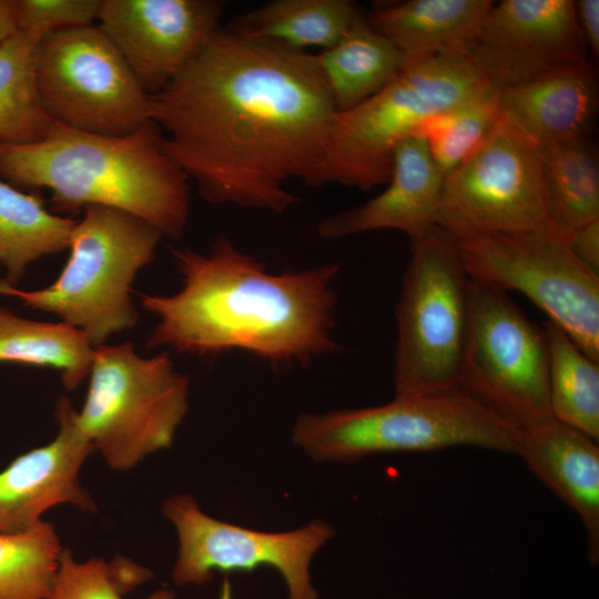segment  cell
I'll use <instances>...</instances> for the list:
<instances>
[{
	"label": "cell",
	"mask_w": 599,
	"mask_h": 599,
	"mask_svg": "<svg viewBox=\"0 0 599 599\" xmlns=\"http://www.w3.org/2000/svg\"><path fill=\"white\" fill-rule=\"evenodd\" d=\"M166 154L211 204L283 214L324 183L337 110L314 54L220 29L153 95Z\"/></svg>",
	"instance_id": "6da1fadb"
},
{
	"label": "cell",
	"mask_w": 599,
	"mask_h": 599,
	"mask_svg": "<svg viewBox=\"0 0 599 599\" xmlns=\"http://www.w3.org/2000/svg\"><path fill=\"white\" fill-rule=\"evenodd\" d=\"M181 287L140 294L155 318L148 348L203 357L240 349L274 366L337 349L333 338L337 263L270 273L263 262L221 235L207 253L171 248Z\"/></svg>",
	"instance_id": "7a4b0ae2"
},
{
	"label": "cell",
	"mask_w": 599,
	"mask_h": 599,
	"mask_svg": "<svg viewBox=\"0 0 599 599\" xmlns=\"http://www.w3.org/2000/svg\"><path fill=\"white\" fill-rule=\"evenodd\" d=\"M0 179L14 186L47 189L60 215L79 214L91 205L114 207L170 240H180L189 221L190 180L166 154L152 120L125 135L54 122L39 141L0 143Z\"/></svg>",
	"instance_id": "3957f363"
},
{
	"label": "cell",
	"mask_w": 599,
	"mask_h": 599,
	"mask_svg": "<svg viewBox=\"0 0 599 599\" xmlns=\"http://www.w3.org/2000/svg\"><path fill=\"white\" fill-rule=\"evenodd\" d=\"M162 238L154 226L131 213L88 206L77 219L69 257L54 281L37 290H20L1 281L0 294L58 316L84 333L94 347L108 344L139 322L132 286L153 261Z\"/></svg>",
	"instance_id": "277c9868"
},
{
	"label": "cell",
	"mask_w": 599,
	"mask_h": 599,
	"mask_svg": "<svg viewBox=\"0 0 599 599\" xmlns=\"http://www.w3.org/2000/svg\"><path fill=\"white\" fill-rule=\"evenodd\" d=\"M292 439L318 461L457 446L516 454L519 428L461 390L395 395L379 406L302 414Z\"/></svg>",
	"instance_id": "5b68a950"
},
{
	"label": "cell",
	"mask_w": 599,
	"mask_h": 599,
	"mask_svg": "<svg viewBox=\"0 0 599 599\" xmlns=\"http://www.w3.org/2000/svg\"><path fill=\"white\" fill-rule=\"evenodd\" d=\"M493 85L470 57L408 60L384 89L339 112L324 160V183L362 191L386 184L398 144L428 118Z\"/></svg>",
	"instance_id": "8992f818"
},
{
	"label": "cell",
	"mask_w": 599,
	"mask_h": 599,
	"mask_svg": "<svg viewBox=\"0 0 599 599\" xmlns=\"http://www.w3.org/2000/svg\"><path fill=\"white\" fill-rule=\"evenodd\" d=\"M409 240L396 306L395 395L460 390L470 278L457 238L433 224Z\"/></svg>",
	"instance_id": "52a82bcc"
},
{
	"label": "cell",
	"mask_w": 599,
	"mask_h": 599,
	"mask_svg": "<svg viewBox=\"0 0 599 599\" xmlns=\"http://www.w3.org/2000/svg\"><path fill=\"white\" fill-rule=\"evenodd\" d=\"M77 423L109 467L129 471L169 448L189 410L190 380L167 353L142 356L132 342L94 347Z\"/></svg>",
	"instance_id": "ba28073f"
},
{
	"label": "cell",
	"mask_w": 599,
	"mask_h": 599,
	"mask_svg": "<svg viewBox=\"0 0 599 599\" xmlns=\"http://www.w3.org/2000/svg\"><path fill=\"white\" fill-rule=\"evenodd\" d=\"M571 231L549 220L522 232L457 240L471 281L518 291L592 359L599 361V274L572 252Z\"/></svg>",
	"instance_id": "9c48e42d"
},
{
	"label": "cell",
	"mask_w": 599,
	"mask_h": 599,
	"mask_svg": "<svg viewBox=\"0 0 599 599\" xmlns=\"http://www.w3.org/2000/svg\"><path fill=\"white\" fill-rule=\"evenodd\" d=\"M35 78L49 116L71 129L125 135L152 120V95L97 23L44 35Z\"/></svg>",
	"instance_id": "30bf717a"
},
{
	"label": "cell",
	"mask_w": 599,
	"mask_h": 599,
	"mask_svg": "<svg viewBox=\"0 0 599 599\" xmlns=\"http://www.w3.org/2000/svg\"><path fill=\"white\" fill-rule=\"evenodd\" d=\"M546 221L539 146L502 111L479 146L444 176L435 224L459 240L528 231Z\"/></svg>",
	"instance_id": "8fae6325"
},
{
	"label": "cell",
	"mask_w": 599,
	"mask_h": 599,
	"mask_svg": "<svg viewBox=\"0 0 599 599\" xmlns=\"http://www.w3.org/2000/svg\"><path fill=\"white\" fill-rule=\"evenodd\" d=\"M459 389L519 429L552 417L544 329L507 293L471 280Z\"/></svg>",
	"instance_id": "7c38bea8"
},
{
	"label": "cell",
	"mask_w": 599,
	"mask_h": 599,
	"mask_svg": "<svg viewBox=\"0 0 599 599\" xmlns=\"http://www.w3.org/2000/svg\"><path fill=\"white\" fill-rule=\"evenodd\" d=\"M162 514L177 534L179 550L172 569L176 586H201L215 571L270 567L284 578L288 599H318L309 566L315 552L335 535L329 524L314 520L291 531L254 530L209 516L190 495L167 497Z\"/></svg>",
	"instance_id": "4fadbf2b"
},
{
	"label": "cell",
	"mask_w": 599,
	"mask_h": 599,
	"mask_svg": "<svg viewBox=\"0 0 599 599\" xmlns=\"http://www.w3.org/2000/svg\"><path fill=\"white\" fill-rule=\"evenodd\" d=\"M223 6L217 0H102L97 24L153 97L219 32Z\"/></svg>",
	"instance_id": "5bb4252c"
},
{
	"label": "cell",
	"mask_w": 599,
	"mask_h": 599,
	"mask_svg": "<svg viewBox=\"0 0 599 599\" xmlns=\"http://www.w3.org/2000/svg\"><path fill=\"white\" fill-rule=\"evenodd\" d=\"M469 57L500 89L588 60L575 0L495 2Z\"/></svg>",
	"instance_id": "9a60e30c"
},
{
	"label": "cell",
	"mask_w": 599,
	"mask_h": 599,
	"mask_svg": "<svg viewBox=\"0 0 599 599\" xmlns=\"http://www.w3.org/2000/svg\"><path fill=\"white\" fill-rule=\"evenodd\" d=\"M59 425L48 444L14 458L0 471V532H20L40 520L49 509L71 505L94 512L97 502L82 486L80 471L94 453L77 423V409L67 396L55 405Z\"/></svg>",
	"instance_id": "2e32d148"
},
{
	"label": "cell",
	"mask_w": 599,
	"mask_h": 599,
	"mask_svg": "<svg viewBox=\"0 0 599 599\" xmlns=\"http://www.w3.org/2000/svg\"><path fill=\"white\" fill-rule=\"evenodd\" d=\"M444 174L425 141L410 135L394 152L387 187L369 201L324 217L317 233L339 238L378 230H398L412 237L435 224Z\"/></svg>",
	"instance_id": "e0dca14e"
},
{
	"label": "cell",
	"mask_w": 599,
	"mask_h": 599,
	"mask_svg": "<svg viewBox=\"0 0 599 599\" xmlns=\"http://www.w3.org/2000/svg\"><path fill=\"white\" fill-rule=\"evenodd\" d=\"M517 455L580 517L587 560L599 562L598 441L554 417L519 429Z\"/></svg>",
	"instance_id": "ac0fdd59"
},
{
	"label": "cell",
	"mask_w": 599,
	"mask_h": 599,
	"mask_svg": "<svg viewBox=\"0 0 599 599\" xmlns=\"http://www.w3.org/2000/svg\"><path fill=\"white\" fill-rule=\"evenodd\" d=\"M506 112L539 146L586 138L598 104V79L588 61L565 64L500 90Z\"/></svg>",
	"instance_id": "d6986e66"
},
{
	"label": "cell",
	"mask_w": 599,
	"mask_h": 599,
	"mask_svg": "<svg viewBox=\"0 0 599 599\" xmlns=\"http://www.w3.org/2000/svg\"><path fill=\"white\" fill-rule=\"evenodd\" d=\"M491 0H409L365 14L406 58L469 57Z\"/></svg>",
	"instance_id": "ffe728a7"
},
{
	"label": "cell",
	"mask_w": 599,
	"mask_h": 599,
	"mask_svg": "<svg viewBox=\"0 0 599 599\" xmlns=\"http://www.w3.org/2000/svg\"><path fill=\"white\" fill-rule=\"evenodd\" d=\"M314 59L338 113L379 92L407 63L404 54L359 11L344 35Z\"/></svg>",
	"instance_id": "44dd1931"
},
{
	"label": "cell",
	"mask_w": 599,
	"mask_h": 599,
	"mask_svg": "<svg viewBox=\"0 0 599 599\" xmlns=\"http://www.w3.org/2000/svg\"><path fill=\"white\" fill-rule=\"evenodd\" d=\"M77 219L48 210L37 194L26 193L0 179V268L17 286L28 267L65 251Z\"/></svg>",
	"instance_id": "7402d4cb"
},
{
	"label": "cell",
	"mask_w": 599,
	"mask_h": 599,
	"mask_svg": "<svg viewBox=\"0 0 599 599\" xmlns=\"http://www.w3.org/2000/svg\"><path fill=\"white\" fill-rule=\"evenodd\" d=\"M357 13L348 0H273L236 17L227 29L298 51L326 50L344 35Z\"/></svg>",
	"instance_id": "603a6c76"
},
{
	"label": "cell",
	"mask_w": 599,
	"mask_h": 599,
	"mask_svg": "<svg viewBox=\"0 0 599 599\" xmlns=\"http://www.w3.org/2000/svg\"><path fill=\"white\" fill-rule=\"evenodd\" d=\"M93 356L94 346L81 331L26 318L0 304V363L54 369L74 390L89 377Z\"/></svg>",
	"instance_id": "cb8c5ba5"
},
{
	"label": "cell",
	"mask_w": 599,
	"mask_h": 599,
	"mask_svg": "<svg viewBox=\"0 0 599 599\" xmlns=\"http://www.w3.org/2000/svg\"><path fill=\"white\" fill-rule=\"evenodd\" d=\"M548 354L551 416L599 440V364L558 325L542 327Z\"/></svg>",
	"instance_id": "d4e9b609"
},
{
	"label": "cell",
	"mask_w": 599,
	"mask_h": 599,
	"mask_svg": "<svg viewBox=\"0 0 599 599\" xmlns=\"http://www.w3.org/2000/svg\"><path fill=\"white\" fill-rule=\"evenodd\" d=\"M548 220L573 231L599 219V162L586 138L539 148Z\"/></svg>",
	"instance_id": "484cf974"
},
{
	"label": "cell",
	"mask_w": 599,
	"mask_h": 599,
	"mask_svg": "<svg viewBox=\"0 0 599 599\" xmlns=\"http://www.w3.org/2000/svg\"><path fill=\"white\" fill-rule=\"evenodd\" d=\"M35 32L19 31L0 43V143L23 144L44 138L54 124L41 101Z\"/></svg>",
	"instance_id": "4316f807"
},
{
	"label": "cell",
	"mask_w": 599,
	"mask_h": 599,
	"mask_svg": "<svg viewBox=\"0 0 599 599\" xmlns=\"http://www.w3.org/2000/svg\"><path fill=\"white\" fill-rule=\"evenodd\" d=\"M62 551L54 526L43 519L0 532V599H48Z\"/></svg>",
	"instance_id": "83f0119b"
},
{
	"label": "cell",
	"mask_w": 599,
	"mask_h": 599,
	"mask_svg": "<svg viewBox=\"0 0 599 599\" xmlns=\"http://www.w3.org/2000/svg\"><path fill=\"white\" fill-rule=\"evenodd\" d=\"M500 88L490 85L468 100L425 120L422 138L444 176L467 159L502 114Z\"/></svg>",
	"instance_id": "f1b7e54d"
},
{
	"label": "cell",
	"mask_w": 599,
	"mask_h": 599,
	"mask_svg": "<svg viewBox=\"0 0 599 599\" xmlns=\"http://www.w3.org/2000/svg\"><path fill=\"white\" fill-rule=\"evenodd\" d=\"M151 576L148 569L123 558L113 565L101 558L81 562L63 548L48 599H123L124 589L130 590ZM148 599H175V593L160 589Z\"/></svg>",
	"instance_id": "f546056e"
},
{
	"label": "cell",
	"mask_w": 599,
	"mask_h": 599,
	"mask_svg": "<svg viewBox=\"0 0 599 599\" xmlns=\"http://www.w3.org/2000/svg\"><path fill=\"white\" fill-rule=\"evenodd\" d=\"M19 31L44 37L95 23L102 0H14Z\"/></svg>",
	"instance_id": "4dcf8cb0"
},
{
	"label": "cell",
	"mask_w": 599,
	"mask_h": 599,
	"mask_svg": "<svg viewBox=\"0 0 599 599\" xmlns=\"http://www.w3.org/2000/svg\"><path fill=\"white\" fill-rule=\"evenodd\" d=\"M570 246L586 266L599 274V219L573 230Z\"/></svg>",
	"instance_id": "1f68e13d"
},
{
	"label": "cell",
	"mask_w": 599,
	"mask_h": 599,
	"mask_svg": "<svg viewBox=\"0 0 599 599\" xmlns=\"http://www.w3.org/2000/svg\"><path fill=\"white\" fill-rule=\"evenodd\" d=\"M578 26L588 53L599 54V0L575 1Z\"/></svg>",
	"instance_id": "d6a6232c"
},
{
	"label": "cell",
	"mask_w": 599,
	"mask_h": 599,
	"mask_svg": "<svg viewBox=\"0 0 599 599\" xmlns=\"http://www.w3.org/2000/svg\"><path fill=\"white\" fill-rule=\"evenodd\" d=\"M19 32L14 0H0V43Z\"/></svg>",
	"instance_id": "836d02e7"
}]
</instances>
